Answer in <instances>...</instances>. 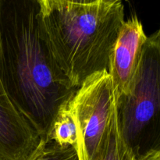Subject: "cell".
<instances>
[{"instance_id":"cell-7","label":"cell","mask_w":160,"mask_h":160,"mask_svg":"<svg viewBox=\"0 0 160 160\" xmlns=\"http://www.w3.org/2000/svg\"><path fill=\"white\" fill-rule=\"evenodd\" d=\"M45 138L54 141L63 146L70 145L74 147L79 152L81 139L78 123L69 102L58 111Z\"/></svg>"},{"instance_id":"cell-10","label":"cell","mask_w":160,"mask_h":160,"mask_svg":"<svg viewBox=\"0 0 160 160\" xmlns=\"http://www.w3.org/2000/svg\"><path fill=\"white\" fill-rule=\"evenodd\" d=\"M42 7L47 6L53 2H67L70 3H77V4H93V3L99 2L100 0H40Z\"/></svg>"},{"instance_id":"cell-6","label":"cell","mask_w":160,"mask_h":160,"mask_svg":"<svg viewBox=\"0 0 160 160\" xmlns=\"http://www.w3.org/2000/svg\"><path fill=\"white\" fill-rule=\"evenodd\" d=\"M40 139L12 102L0 79V156L7 160H28Z\"/></svg>"},{"instance_id":"cell-13","label":"cell","mask_w":160,"mask_h":160,"mask_svg":"<svg viewBox=\"0 0 160 160\" xmlns=\"http://www.w3.org/2000/svg\"><path fill=\"white\" fill-rule=\"evenodd\" d=\"M0 160H7V159H4V158H2V157H1V156H0Z\"/></svg>"},{"instance_id":"cell-4","label":"cell","mask_w":160,"mask_h":160,"mask_svg":"<svg viewBox=\"0 0 160 160\" xmlns=\"http://www.w3.org/2000/svg\"><path fill=\"white\" fill-rule=\"evenodd\" d=\"M115 102L106 70L85 80L69 101L78 123L81 160L98 159L107 137Z\"/></svg>"},{"instance_id":"cell-12","label":"cell","mask_w":160,"mask_h":160,"mask_svg":"<svg viewBox=\"0 0 160 160\" xmlns=\"http://www.w3.org/2000/svg\"><path fill=\"white\" fill-rule=\"evenodd\" d=\"M123 0H100V2L105 3V4H116L118 2H122Z\"/></svg>"},{"instance_id":"cell-5","label":"cell","mask_w":160,"mask_h":160,"mask_svg":"<svg viewBox=\"0 0 160 160\" xmlns=\"http://www.w3.org/2000/svg\"><path fill=\"white\" fill-rule=\"evenodd\" d=\"M147 38L137 16L123 22L111 51L108 68L116 99L131 92Z\"/></svg>"},{"instance_id":"cell-3","label":"cell","mask_w":160,"mask_h":160,"mask_svg":"<svg viewBox=\"0 0 160 160\" xmlns=\"http://www.w3.org/2000/svg\"><path fill=\"white\" fill-rule=\"evenodd\" d=\"M115 100L120 133L136 160L160 151V28L144 45L131 92Z\"/></svg>"},{"instance_id":"cell-9","label":"cell","mask_w":160,"mask_h":160,"mask_svg":"<svg viewBox=\"0 0 160 160\" xmlns=\"http://www.w3.org/2000/svg\"><path fill=\"white\" fill-rule=\"evenodd\" d=\"M28 160H81L74 147L60 145L48 138H41L40 142Z\"/></svg>"},{"instance_id":"cell-2","label":"cell","mask_w":160,"mask_h":160,"mask_svg":"<svg viewBox=\"0 0 160 160\" xmlns=\"http://www.w3.org/2000/svg\"><path fill=\"white\" fill-rule=\"evenodd\" d=\"M45 36L53 57L77 88L109 68L111 51L124 20L123 3L53 2L42 7Z\"/></svg>"},{"instance_id":"cell-11","label":"cell","mask_w":160,"mask_h":160,"mask_svg":"<svg viewBox=\"0 0 160 160\" xmlns=\"http://www.w3.org/2000/svg\"><path fill=\"white\" fill-rule=\"evenodd\" d=\"M138 160H160V151L149 153Z\"/></svg>"},{"instance_id":"cell-1","label":"cell","mask_w":160,"mask_h":160,"mask_svg":"<svg viewBox=\"0 0 160 160\" xmlns=\"http://www.w3.org/2000/svg\"><path fill=\"white\" fill-rule=\"evenodd\" d=\"M0 79L16 108L45 138L78 88L53 57L40 0H0Z\"/></svg>"},{"instance_id":"cell-8","label":"cell","mask_w":160,"mask_h":160,"mask_svg":"<svg viewBox=\"0 0 160 160\" xmlns=\"http://www.w3.org/2000/svg\"><path fill=\"white\" fill-rule=\"evenodd\" d=\"M97 160H136L135 156L123 140L120 133L116 102L107 137Z\"/></svg>"}]
</instances>
